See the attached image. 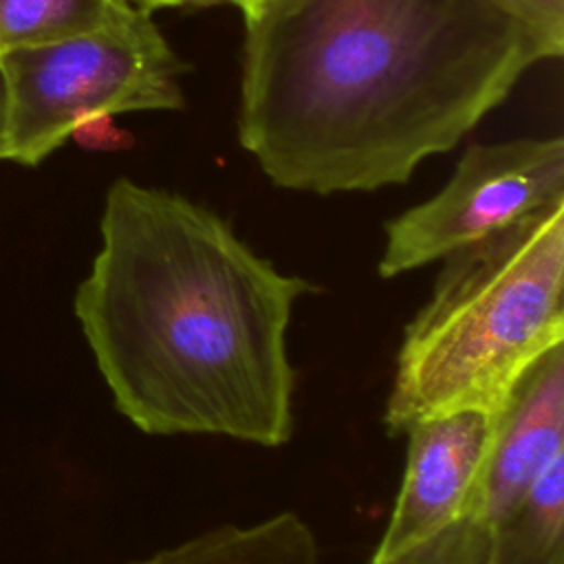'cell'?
Listing matches in <instances>:
<instances>
[{
	"instance_id": "obj_1",
	"label": "cell",
	"mask_w": 564,
	"mask_h": 564,
	"mask_svg": "<svg viewBox=\"0 0 564 564\" xmlns=\"http://www.w3.org/2000/svg\"><path fill=\"white\" fill-rule=\"evenodd\" d=\"M242 22L238 141L319 196L410 181L555 57L505 0H262Z\"/></svg>"
},
{
	"instance_id": "obj_2",
	"label": "cell",
	"mask_w": 564,
	"mask_h": 564,
	"mask_svg": "<svg viewBox=\"0 0 564 564\" xmlns=\"http://www.w3.org/2000/svg\"><path fill=\"white\" fill-rule=\"evenodd\" d=\"M73 311L117 412L150 436L282 447L295 430V304L315 286L214 209L115 178Z\"/></svg>"
},
{
	"instance_id": "obj_3",
	"label": "cell",
	"mask_w": 564,
	"mask_h": 564,
	"mask_svg": "<svg viewBox=\"0 0 564 564\" xmlns=\"http://www.w3.org/2000/svg\"><path fill=\"white\" fill-rule=\"evenodd\" d=\"M441 262L397 352L383 408L392 436L436 414L498 412L564 344V198Z\"/></svg>"
},
{
	"instance_id": "obj_4",
	"label": "cell",
	"mask_w": 564,
	"mask_h": 564,
	"mask_svg": "<svg viewBox=\"0 0 564 564\" xmlns=\"http://www.w3.org/2000/svg\"><path fill=\"white\" fill-rule=\"evenodd\" d=\"M150 15L128 2L97 29L0 53L2 161L40 165L97 117L183 108L189 66Z\"/></svg>"
},
{
	"instance_id": "obj_5",
	"label": "cell",
	"mask_w": 564,
	"mask_h": 564,
	"mask_svg": "<svg viewBox=\"0 0 564 564\" xmlns=\"http://www.w3.org/2000/svg\"><path fill=\"white\" fill-rule=\"evenodd\" d=\"M564 198V139L524 137L471 143L449 181L386 223L377 271H416Z\"/></svg>"
},
{
	"instance_id": "obj_6",
	"label": "cell",
	"mask_w": 564,
	"mask_h": 564,
	"mask_svg": "<svg viewBox=\"0 0 564 564\" xmlns=\"http://www.w3.org/2000/svg\"><path fill=\"white\" fill-rule=\"evenodd\" d=\"M494 425L496 412L458 410L405 427L401 487L370 560L399 555L471 513Z\"/></svg>"
},
{
	"instance_id": "obj_7",
	"label": "cell",
	"mask_w": 564,
	"mask_h": 564,
	"mask_svg": "<svg viewBox=\"0 0 564 564\" xmlns=\"http://www.w3.org/2000/svg\"><path fill=\"white\" fill-rule=\"evenodd\" d=\"M560 456H564V344L538 359L496 412L471 513L489 529L496 527Z\"/></svg>"
},
{
	"instance_id": "obj_8",
	"label": "cell",
	"mask_w": 564,
	"mask_h": 564,
	"mask_svg": "<svg viewBox=\"0 0 564 564\" xmlns=\"http://www.w3.org/2000/svg\"><path fill=\"white\" fill-rule=\"evenodd\" d=\"M132 564H319V540L295 511L218 524Z\"/></svg>"
},
{
	"instance_id": "obj_9",
	"label": "cell",
	"mask_w": 564,
	"mask_h": 564,
	"mask_svg": "<svg viewBox=\"0 0 564 564\" xmlns=\"http://www.w3.org/2000/svg\"><path fill=\"white\" fill-rule=\"evenodd\" d=\"M487 564H564V456L496 527Z\"/></svg>"
},
{
	"instance_id": "obj_10",
	"label": "cell",
	"mask_w": 564,
	"mask_h": 564,
	"mask_svg": "<svg viewBox=\"0 0 564 564\" xmlns=\"http://www.w3.org/2000/svg\"><path fill=\"white\" fill-rule=\"evenodd\" d=\"M128 0H0V53L106 24Z\"/></svg>"
},
{
	"instance_id": "obj_11",
	"label": "cell",
	"mask_w": 564,
	"mask_h": 564,
	"mask_svg": "<svg viewBox=\"0 0 564 564\" xmlns=\"http://www.w3.org/2000/svg\"><path fill=\"white\" fill-rule=\"evenodd\" d=\"M489 542V524L469 513L434 538L399 555L388 560H368L366 564H487Z\"/></svg>"
},
{
	"instance_id": "obj_12",
	"label": "cell",
	"mask_w": 564,
	"mask_h": 564,
	"mask_svg": "<svg viewBox=\"0 0 564 564\" xmlns=\"http://www.w3.org/2000/svg\"><path fill=\"white\" fill-rule=\"evenodd\" d=\"M553 51L564 53V0H505Z\"/></svg>"
},
{
	"instance_id": "obj_13",
	"label": "cell",
	"mask_w": 564,
	"mask_h": 564,
	"mask_svg": "<svg viewBox=\"0 0 564 564\" xmlns=\"http://www.w3.org/2000/svg\"><path fill=\"white\" fill-rule=\"evenodd\" d=\"M145 11H154V9H165V7H187V4H234L242 15L249 13L258 2L262 0H128Z\"/></svg>"
},
{
	"instance_id": "obj_14",
	"label": "cell",
	"mask_w": 564,
	"mask_h": 564,
	"mask_svg": "<svg viewBox=\"0 0 564 564\" xmlns=\"http://www.w3.org/2000/svg\"><path fill=\"white\" fill-rule=\"evenodd\" d=\"M0 161H2V84H0Z\"/></svg>"
}]
</instances>
